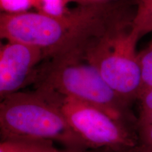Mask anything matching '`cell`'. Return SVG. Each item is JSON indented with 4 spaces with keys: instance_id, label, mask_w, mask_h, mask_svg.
<instances>
[{
    "instance_id": "cell-9",
    "label": "cell",
    "mask_w": 152,
    "mask_h": 152,
    "mask_svg": "<svg viewBox=\"0 0 152 152\" xmlns=\"http://www.w3.org/2000/svg\"><path fill=\"white\" fill-rule=\"evenodd\" d=\"M138 57L141 68L142 92L152 87V40L141 52H138Z\"/></svg>"
},
{
    "instance_id": "cell-14",
    "label": "cell",
    "mask_w": 152,
    "mask_h": 152,
    "mask_svg": "<svg viewBox=\"0 0 152 152\" xmlns=\"http://www.w3.org/2000/svg\"><path fill=\"white\" fill-rule=\"evenodd\" d=\"M120 0H66L67 4H75L77 6H90L106 4L118 1Z\"/></svg>"
},
{
    "instance_id": "cell-4",
    "label": "cell",
    "mask_w": 152,
    "mask_h": 152,
    "mask_svg": "<svg viewBox=\"0 0 152 152\" xmlns=\"http://www.w3.org/2000/svg\"><path fill=\"white\" fill-rule=\"evenodd\" d=\"M132 23L115 26L81 49L83 58L130 104L137 101L142 91L141 68L136 51L140 37L132 29Z\"/></svg>"
},
{
    "instance_id": "cell-7",
    "label": "cell",
    "mask_w": 152,
    "mask_h": 152,
    "mask_svg": "<svg viewBox=\"0 0 152 152\" xmlns=\"http://www.w3.org/2000/svg\"><path fill=\"white\" fill-rule=\"evenodd\" d=\"M92 150V149H91ZM58 147L56 143L47 140L33 138H8L1 140L0 152H88Z\"/></svg>"
},
{
    "instance_id": "cell-8",
    "label": "cell",
    "mask_w": 152,
    "mask_h": 152,
    "mask_svg": "<svg viewBox=\"0 0 152 152\" xmlns=\"http://www.w3.org/2000/svg\"><path fill=\"white\" fill-rule=\"evenodd\" d=\"M135 14L132 29L140 38L152 32V0H134Z\"/></svg>"
},
{
    "instance_id": "cell-2",
    "label": "cell",
    "mask_w": 152,
    "mask_h": 152,
    "mask_svg": "<svg viewBox=\"0 0 152 152\" xmlns=\"http://www.w3.org/2000/svg\"><path fill=\"white\" fill-rule=\"evenodd\" d=\"M35 87L71 96L99 108L114 119L137 128L131 104L115 92L80 49L49 58L39 68Z\"/></svg>"
},
{
    "instance_id": "cell-3",
    "label": "cell",
    "mask_w": 152,
    "mask_h": 152,
    "mask_svg": "<svg viewBox=\"0 0 152 152\" xmlns=\"http://www.w3.org/2000/svg\"><path fill=\"white\" fill-rule=\"evenodd\" d=\"M0 134L1 140L41 139L68 149L91 150L46 91L40 88L19 91L1 99Z\"/></svg>"
},
{
    "instance_id": "cell-12",
    "label": "cell",
    "mask_w": 152,
    "mask_h": 152,
    "mask_svg": "<svg viewBox=\"0 0 152 152\" xmlns=\"http://www.w3.org/2000/svg\"><path fill=\"white\" fill-rule=\"evenodd\" d=\"M137 132L139 152H152V125L137 126Z\"/></svg>"
},
{
    "instance_id": "cell-6",
    "label": "cell",
    "mask_w": 152,
    "mask_h": 152,
    "mask_svg": "<svg viewBox=\"0 0 152 152\" xmlns=\"http://www.w3.org/2000/svg\"><path fill=\"white\" fill-rule=\"evenodd\" d=\"M46 58L39 47L7 41L0 48V99L35 83L39 64Z\"/></svg>"
},
{
    "instance_id": "cell-15",
    "label": "cell",
    "mask_w": 152,
    "mask_h": 152,
    "mask_svg": "<svg viewBox=\"0 0 152 152\" xmlns=\"http://www.w3.org/2000/svg\"><path fill=\"white\" fill-rule=\"evenodd\" d=\"M138 147L137 149L132 150H111V149H98V150H90L88 152H136L137 151Z\"/></svg>"
},
{
    "instance_id": "cell-10",
    "label": "cell",
    "mask_w": 152,
    "mask_h": 152,
    "mask_svg": "<svg viewBox=\"0 0 152 152\" xmlns=\"http://www.w3.org/2000/svg\"><path fill=\"white\" fill-rule=\"evenodd\" d=\"M137 101L140 102L137 126L152 125V87L142 91Z\"/></svg>"
},
{
    "instance_id": "cell-5",
    "label": "cell",
    "mask_w": 152,
    "mask_h": 152,
    "mask_svg": "<svg viewBox=\"0 0 152 152\" xmlns=\"http://www.w3.org/2000/svg\"><path fill=\"white\" fill-rule=\"evenodd\" d=\"M40 89L46 91L90 149L132 150L138 147L137 129L114 119L90 104Z\"/></svg>"
},
{
    "instance_id": "cell-13",
    "label": "cell",
    "mask_w": 152,
    "mask_h": 152,
    "mask_svg": "<svg viewBox=\"0 0 152 152\" xmlns=\"http://www.w3.org/2000/svg\"><path fill=\"white\" fill-rule=\"evenodd\" d=\"M33 7L32 0H1V8L5 13H21Z\"/></svg>"
},
{
    "instance_id": "cell-16",
    "label": "cell",
    "mask_w": 152,
    "mask_h": 152,
    "mask_svg": "<svg viewBox=\"0 0 152 152\" xmlns=\"http://www.w3.org/2000/svg\"><path fill=\"white\" fill-rule=\"evenodd\" d=\"M136 152H139V149H137V151Z\"/></svg>"
},
{
    "instance_id": "cell-1",
    "label": "cell",
    "mask_w": 152,
    "mask_h": 152,
    "mask_svg": "<svg viewBox=\"0 0 152 152\" xmlns=\"http://www.w3.org/2000/svg\"><path fill=\"white\" fill-rule=\"evenodd\" d=\"M127 0L106 4L77 6L61 16L40 12L0 16V36L7 41L39 47L46 58L83 48L90 40L119 25L133 22L135 10Z\"/></svg>"
},
{
    "instance_id": "cell-11",
    "label": "cell",
    "mask_w": 152,
    "mask_h": 152,
    "mask_svg": "<svg viewBox=\"0 0 152 152\" xmlns=\"http://www.w3.org/2000/svg\"><path fill=\"white\" fill-rule=\"evenodd\" d=\"M32 1L33 7L38 12L51 16H61L69 9L66 0H32Z\"/></svg>"
}]
</instances>
